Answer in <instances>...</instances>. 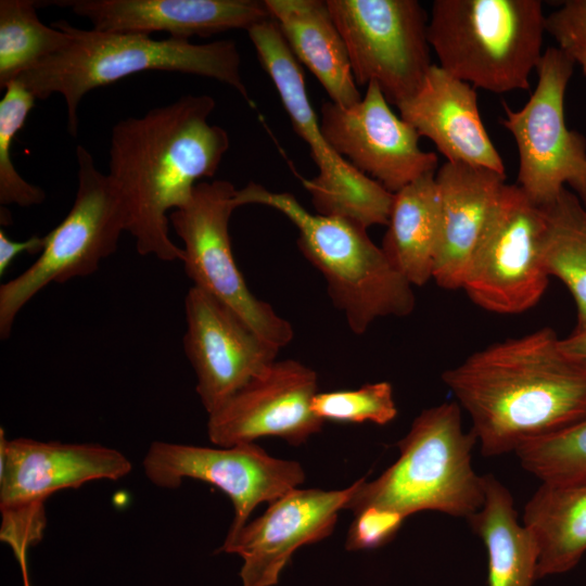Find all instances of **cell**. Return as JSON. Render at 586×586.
Listing matches in <instances>:
<instances>
[{"label":"cell","mask_w":586,"mask_h":586,"mask_svg":"<svg viewBox=\"0 0 586 586\" xmlns=\"http://www.w3.org/2000/svg\"><path fill=\"white\" fill-rule=\"evenodd\" d=\"M215 105L211 95L189 94L112 129L107 175L143 256L183 259V250L169 238L168 217L190 200L198 180L216 174L229 149L227 131L208 123Z\"/></svg>","instance_id":"obj_1"},{"label":"cell","mask_w":586,"mask_h":586,"mask_svg":"<svg viewBox=\"0 0 586 586\" xmlns=\"http://www.w3.org/2000/svg\"><path fill=\"white\" fill-rule=\"evenodd\" d=\"M550 328L494 343L442 380L471 417L484 456L515 451L586 415V365Z\"/></svg>","instance_id":"obj_2"},{"label":"cell","mask_w":586,"mask_h":586,"mask_svg":"<svg viewBox=\"0 0 586 586\" xmlns=\"http://www.w3.org/2000/svg\"><path fill=\"white\" fill-rule=\"evenodd\" d=\"M52 25L68 35V42L16 80L39 100L61 94L66 105L67 130L73 137L78 132L77 111L86 93L146 71L213 78L234 88L253 104L241 76L240 53L232 40L192 43L170 37L157 40L143 34L82 29L67 21Z\"/></svg>","instance_id":"obj_3"},{"label":"cell","mask_w":586,"mask_h":586,"mask_svg":"<svg viewBox=\"0 0 586 586\" xmlns=\"http://www.w3.org/2000/svg\"><path fill=\"white\" fill-rule=\"evenodd\" d=\"M238 207L265 205L297 228V246L327 282L334 306L349 329L364 334L378 318L406 317L416 306L412 285L391 264L367 229L340 216L309 213L296 198L249 182L237 191Z\"/></svg>","instance_id":"obj_4"},{"label":"cell","mask_w":586,"mask_h":586,"mask_svg":"<svg viewBox=\"0 0 586 586\" xmlns=\"http://www.w3.org/2000/svg\"><path fill=\"white\" fill-rule=\"evenodd\" d=\"M477 438L462 426L457 402L424 409L397 446L399 457L379 477L359 484L345 509L369 507L395 510L406 518L438 511L470 518L484 502L483 476L471 463Z\"/></svg>","instance_id":"obj_5"},{"label":"cell","mask_w":586,"mask_h":586,"mask_svg":"<svg viewBox=\"0 0 586 586\" xmlns=\"http://www.w3.org/2000/svg\"><path fill=\"white\" fill-rule=\"evenodd\" d=\"M545 33L539 0H435L428 25L438 65L494 93L530 88Z\"/></svg>","instance_id":"obj_6"},{"label":"cell","mask_w":586,"mask_h":586,"mask_svg":"<svg viewBox=\"0 0 586 586\" xmlns=\"http://www.w3.org/2000/svg\"><path fill=\"white\" fill-rule=\"evenodd\" d=\"M78 187L63 220L44 235L39 257L23 272L0 285V337L10 336L22 308L51 283L92 275L112 255L127 231V214L119 191L101 173L82 145L76 148Z\"/></svg>","instance_id":"obj_7"},{"label":"cell","mask_w":586,"mask_h":586,"mask_svg":"<svg viewBox=\"0 0 586 586\" xmlns=\"http://www.w3.org/2000/svg\"><path fill=\"white\" fill-rule=\"evenodd\" d=\"M257 58L272 80L293 130L309 148L318 175L304 180L319 215L340 216L368 229L388 222L394 193L364 175L326 139L307 95L303 69L273 18L247 29Z\"/></svg>","instance_id":"obj_8"},{"label":"cell","mask_w":586,"mask_h":586,"mask_svg":"<svg viewBox=\"0 0 586 586\" xmlns=\"http://www.w3.org/2000/svg\"><path fill=\"white\" fill-rule=\"evenodd\" d=\"M0 450V539L16 558L41 539L48 497L90 481H117L132 469L123 453L101 444L8 440L3 430Z\"/></svg>","instance_id":"obj_9"},{"label":"cell","mask_w":586,"mask_h":586,"mask_svg":"<svg viewBox=\"0 0 586 586\" xmlns=\"http://www.w3.org/2000/svg\"><path fill=\"white\" fill-rule=\"evenodd\" d=\"M575 65L561 48H547L526 103L519 110L502 103L501 124L518 150L517 184L538 206L556 200L566 184L586 206V139L568 128L564 115L565 91Z\"/></svg>","instance_id":"obj_10"},{"label":"cell","mask_w":586,"mask_h":586,"mask_svg":"<svg viewBox=\"0 0 586 586\" xmlns=\"http://www.w3.org/2000/svg\"><path fill=\"white\" fill-rule=\"evenodd\" d=\"M545 218L518 184L505 183L471 256L462 289L479 307L521 314L543 297Z\"/></svg>","instance_id":"obj_11"},{"label":"cell","mask_w":586,"mask_h":586,"mask_svg":"<svg viewBox=\"0 0 586 586\" xmlns=\"http://www.w3.org/2000/svg\"><path fill=\"white\" fill-rule=\"evenodd\" d=\"M356 85L375 82L397 106L422 85L431 63L429 16L417 0H327Z\"/></svg>","instance_id":"obj_12"},{"label":"cell","mask_w":586,"mask_h":586,"mask_svg":"<svg viewBox=\"0 0 586 586\" xmlns=\"http://www.w3.org/2000/svg\"><path fill=\"white\" fill-rule=\"evenodd\" d=\"M238 189L228 180L200 181L190 200L169 214L183 242L184 271L194 285L211 294L259 335L282 348L294 336L292 324L249 289L232 254L229 220Z\"/></svg>","instance_id":"obj_13"},{"label":"cell","mask_w":586,"mask_h":586,"mask_svg":"<svg viewBox=\"0 0 586 586\" xmlns=\"http://www.w3.org/2000/svg\"><path fill=\"white\" fill-rule=\"evenodd\" d=\"M142 467L156 487L176 488L183 479H194L222 491L234 509L225 542L238 535L258 505L272 502L305 481L297 461L271 457L256 443L213 448L155 441Z\"/></svg>","instance_id":"obj_14"},{"label":"cell","mask_w":586,"mask_h":586,"mask_svg":"<svg viewBox=\"0 0 586 586\" xmlns=\"http://www.w3.org/2000/svg\"><path fill=\"white\" fill-rule=\"evenodd\" d=\"M320 127L332 148L391 193L437 171L438 157L419 146L417 130L396 115L375 82L360 101L322 103Z\"/></svg>","instance_id":"obj_15"},{"label":"cell","mask_w":586,"mask_h":586,"mask_svg":"<svg viewBox=\"0 0 586 586\" xmlns=\"http://www.w3.org/2000/svg\"><path fill=\"white\" fill-rule=\"evenodd\" d=\"M184 314L183 348L196 375V393L209 415L268 369L280 348L196 286L186 295Z\"/></svg>","instance_id":"obj_16"},{"label":"cell","mask_w":586,"mask_h":586,"mask_svg":"<svg viewBox=\"0 0 586 586\" xmlns=\"http://www.w3.org/2000/svg\"><path fill=\"white\" fill-rule=\"evenodd\" d=\"M317 373L293 359L276 360L208 415L207 435L219 447L280 437L301 445L323 424L311 409Z\"/></svg>","instance_id":"obj_17"},{"label":"cell","mask_w":586,"mask_h":586,"mask_svg":"<svg viewBox=\"0 0 586 586\" xmlns=\"http://www.w3.org/2000/svg\"><path fill=\"white\" fill-rule=\"evenodd\" d=\"M359 480L337 491L294 488L269 504L257 519L247 522L220 551L243 560V586H273L292 555L317 543L334 530L340 510L357 489Z\"/></svg>","instance_id":"obj_18"},{"label":"cell","mask_w":586,"mask_h":586,"mask_svg":"<svg viewBox=\"0 0 586 586\" xmlns=\"http://www.w3.org/2000/svg\"><path fill=\"white\" fill-rule=\"evenodd\" d=\"M47 3L68 8L89 20L93 29L143 34L165 31L189 40L231 29H250L272 18L258 0H58Z\"/></svg>","instance_id":"obj_19"},{"label":"cell","mask_w":586,"mask_h":586,"mask_svg":"<svg viewBox=\"0 0 586 586\" xmlns=\"http://www.w3.org/2000/svg\"><path fill=\"white\" fill-rule=\"evenodd\" d=\"M399 116L430 139L446 162L506 175L482 120L475 88L432 64L418 91L397 105Z\"/></svg>","instance_id":"obj_20"},{"label":"cell","mask_w":586,"mask_h":586,"mask_svg":"<svg viewBox=\"0 0 586 586\" xmlns=\"http://www.w3.org/2000/svg\"><path fill=\"white\" fill-rule=\"evenodd\" d=\"M506 175L445 162L435 174L440 228L433 279L446 290L462 289L463 279Z\"/></svg>","instance_id":"obj_21"},{"label":"cell","mask_w":586,"mask_h":586,"mask_svg":"<svg viewBox=\"0 0 586 586\" xmlns=\"http://www.w3.org/2000/svg\"><path fill=\"white\" fill-rule=\"evenodd\" d=\"M290 50L318 79L330 101L352 106L361 100L344 40L327 1L265 0Z\"/></svg>","instance_id":"obj_22"},{"label":"cell","mask_w":586,"mask_h":586,"mask_svg":"<svg viewBox=\"0 0 586 586\" xmlns=\"http://www.w3.org/2000/svg\"><path fill=\"white\" fill-rule=\"evenodd\" d=\"M523 524L539 547L536 578L573 569L586 552V477L542 482L525 505Z\"/></svg>","instance_id":"obj_23"},{"label":"cell","mask_w":586,"mask_h":586,"mask_svg":"<svg viewBox=\"0 0 586 586\" xmlns=\"http://www.w3.org/2000/svg\"><path fill=\"white\" fill-rule=\"evenodd\" d=\"M440 209L435 174L394 193L382 250L413 286L433 279L438 243Z\"/></svg>","instance_id":"obj_24"},{"label":"cell","mask_w":586,"mask_h":586,"mask_svg":"<svg viewBox=\"0 0 586 586\" xmlns=\"http://www.w3.org/2000/svg\"><path fill=\"white\" fill-rule=\"evenodd\" d=\"M484 502L467 520L488 556V586H532L539 557L533 533L518 522L511 493L493 475H483Z\"/></svg>","instance_id":"obj_25"},{"label":"cell","mask_w":586,"mask_h":586,"mask_svg":"<svg viewBox=\"0 0 586 586\" xmlns=\"http://www.w3.org/2000/svg\"><path fill=\"white\" fill-rule=\"evenodd\" d=\"M543 262L549 277H557L573 296L576 326L586 324V206L566 188L547 205Z\"/></svg>","instance_id":"obj_26"},{"label":"cell","mask_w":586,"mask_h":586,"mask_svg":"<svg viewBox=\"0 0 586 586\" xmlns=\"http://www.w3.org/2000/svg\"><path fill=\"white\" fill-rule=\"evenodd\" d=\"M31 0L0 1V88L33 69L68 42V35L43 24Z\"/></svg>","instance_id":"obj_27"},{"label":"cell","mask_w":586,"mask_h":586,"mask_svg":"<svg viewBox=\"0 0 586 586\" xmlns=\"http://www.w3.org/2000/svg\"><path fill=\"white\" fill-rule=\"evenodd\" d=\"M514 453L522 467L542 482L586 477V415L561 430L522 444Z\"/></svg>","instance_id":"obj_28"},{"label":"cell","mask_w":586,"mask_h":586,"mask_svg":"<svg viewBox=\"0 0 586 586\" xmlns=\"http://www.w3.org/2000/svg\"><path fill=\"white\" fill-rule=\"evenodd\" d=\"M35 95L18 80L4 88L0 101V204L22 207L39 205L46 200L44 191L27 182L15 169L11 148L16 132L35 105Z\"/></svg>","instance_id":"obj_29"},{"label":"cell","mask_w":586,"mask_h":586,"mask_svg":"<svg viewBox=\"0 0 586 586\" xmlns=\"http://www.w3.org/2000/svg\"><path fill=\"white\" fill-rule=\"evenodd\" d=\"M311 409L323 422L385 425L397 416L393 387L386 381L368 383L357 390L318 392Z\"/></svg>","instance_id":"obj_30"},{"label":"cell","mask_w":586,"mask_h":586,"mask_svg":"<svg viewBox=\"0 0 586 586\" xmlns=\"http://www.w3.org/2000/svg\"><path fill=\"white\" fill-rule=\"evenodd\" d=\"M354 515L345 543L348 550H368L386 545L406 519L395 510L375 506L366 507Z\"/></svg>","instance_id":"obj_31"},{"label":"cell","mask_w":586,"mask_h":586,"mask_svg":"<svg viewBox=\"0 0 586 586\" xmlns=\"http://www.w3.org/2000/svg\"><path fill=\"white\" fill-rule=\"evenodd\" d=\"M546 33L555 38L558 47L564 50L578 64L586 76V30L562 23L551 15L546 16Z\"/></svg>","instance_id":"obj_32"},{"label":"cell","mask_w":586,"mask_h":586,"mask_svg":"<svg viewBox=\"0 0 586 586\" xmlns=\"http://www.w3.org/2000/svg\"><path fill=\"white\" fill-rule=\"evenodd\" d=\"M44 237L31 235L26 241L11 240L3 230H0V276H3L11 263L21 254H40L44 247Z\"/></svg>","instance_id":"obj_33"},{"label":"cell","mask_w":586,"mask_h":586,"mask_svg":"<svg viewBox=\"0 0 586 586\" xmlns=\"http://www.w3.org/2000/svg\"><path fill=\"white\" fill-rule=\"evenodd\" d=\"M553 18L586 30V0H569L551 12Z\"/></svg>","instance_id":"obj_34"},{"label":"cell","mask_w":586,"mask_h":586,"mask_svg":"<svg viewBox=\"0 0 586 586\" xmlns=\"http://www.w3.org/2000/svg\"><path fill=\"white\" fill-rule=\"evenodd\" d=\"M560 344L568 355L586 365V324L576 326Z\"/></svg>","instance_id":"obj_35"},{"label":"cell","mask_w":586,"mask_h":586,"mask_svg":"<svg viewBox=\"0 0 586 586\" xmlns=\"http://www.w3.org/2000/svg\"><path fill=\"white\" fill-rule=\"evenodd\" d=\"M17 561L20 563L21 571H22L23 586H31L30 581H29V575H28L27 556L20 557Z\"/></svg>","instance_id":"obj_36"}]
</instances>
